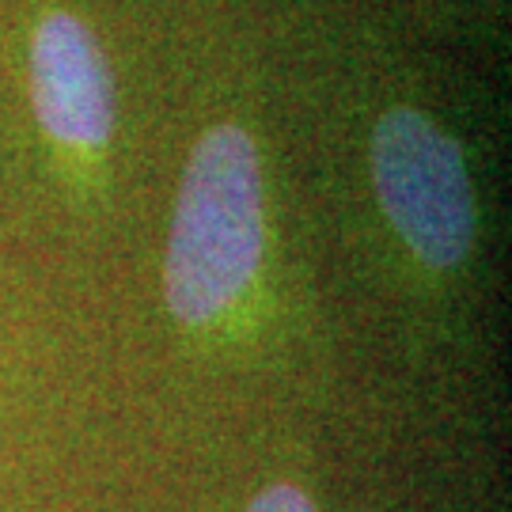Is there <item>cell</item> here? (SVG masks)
Masks as SVG:
<instances>
[{
    "instance_id": "6da1fadb",
    "label": "cell",
    "mask_w": 512,
    "mask_h": 512,
    "mask_svg": "<svg viewBox=\"0 0 512 512\" xmlns=\"http://www.w3.org/2000/svg\"><path fill=\"white\" fill-rule=\"evenodd\" d=\"M270 300V202L255 133L213 122L190 148L164 251V304L194 346L255 330Z\"/></svg>"
},
{
    "instance_id": "7a4b0ae2",
    "label": "cell",
    "mask_w": 512,
    "mask_h": 512,
    "mask_svg": "<svg viewBox=\"0 0 512 512\" xmlns=\"http://www.w3.org/2000/svg\"><path fill=\"white\" fill-rule=\"evenodd\" d=\"M368 179L387 232L433 281L459 277L478 243L467 152L429 110L395 103L368 133Z\"/></svg>"
},
{
    "instance_id": "3957f363",
    "label": "cell",
    "mask_w": 512,
    "mask_h": 512,
    "mask_svg": "<svg viewBox=\"0 0 512 512\" xmlns=\"http://www.w3.org/2000/svg\"><path fill=\"white\" fill-rule=\"evenodd\" d=\"M27 92L50 167L69 202L103 205L118 137V92L88 19L46 4L27 31Z\"/></svg>"
},
{
    "instance_id": "277c9868",
    "label": "cell",
    "mask_w": 512,
    "mask_h": 512,
    "mask_svg": "<svg viewBox=\"0 0 512 512\" xmlns=\"http://www.w3.org/2000/svg\"><path fill=\"white\" fill-rule=\"evenodd\" d=\"M243 512H319V505L311 501L304 486H296L289 478H277L270 486H262Z\"/></svg>"
}]
</instances>
